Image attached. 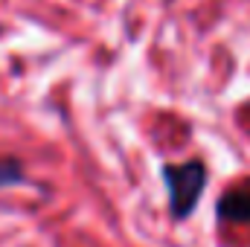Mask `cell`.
I'll list each match as a JSON object with an SVG mask.
<instances>
[{"label": "cell", "instance_id": "6da1fadb", "mask_svg": "<svg viewBox=\"0 0 250 247\" xmlns=\"http://www.w3.org/2000/svg\"><path fill=\"white\" fill-rule=\"evenodd\" d=\"M163 184L169 195V209L175 221H187L195 212L204 189H207V166L201 157L187 163H166L163 166Z\"/></svg>", "mask_w": 250, "mask_h": 247}, {"label": "cell", "instance_id": "7a4b0ae2", "mask_svg": "<svg viewBox=\"0 0 250 247\" xmlns=\"http://www.w3.org/2000/svg\"><path fill=\"white\" fill-rule=\"evenodd\" d=\"M215 215L221 221H230V224H239V221L250 224V184H239L227 189L215 204Z\"/></svg>", "mask_w": 250, "mask_h": 247}, {"label": "cell", "instance_id": "3957f363", "mask_svg": "<svg viewBox=\"0 0 250 247\" xmlns=\"http://www.w3.org/2000/svg\"><path fill=\"white\" fill-rule=\"evenodd\" d=\"M26 181L23 175V163L15 157H0V189L3 186H18Z\"/></svg>", "mask_w": 250, "mask_h": 247}]
</instances>
